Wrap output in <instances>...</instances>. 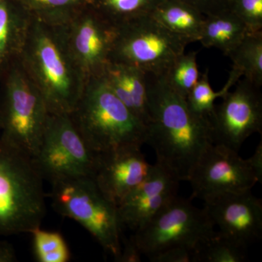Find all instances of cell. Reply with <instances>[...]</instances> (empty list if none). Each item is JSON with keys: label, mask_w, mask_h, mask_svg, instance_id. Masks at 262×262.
<instances>
[{"label": "cell", "mask_w": 262, "mask_h": 262, "mask_svg": "<svg viewBox=\"0 0 262 262\" xmlns=\"http://www.w3.org/2000/svg\"><path fill=\"white\" fill-rule=\"evenodd\" d=\"M148 163L141 147H125L98 153L92 178L101 192L118 206L149 175Z\"/></svg>", "instance_id": "obj_14"}, {"label": "cell", "mask_w": 262, "mask_h": 262, "mask_svg": "<svg viewBox=\"0 0 262 262\" xmlns=\"http://www.w3.org/2000/svg\"><path fill=\"white\" fill-rule=\"evenodd\" d=\"M200 10L205 15L229 9L231 0H182Z\"/></svg>", "instance_id": "obj_29"}, {"label": "cell", "mask_w": 262, "mask_h": 262, "mask_svg": "<svg viewBox=\"0 0 262 262\" xmlns=\"http://www.w3.org/2000/svg\"><path fill=\"white\" fill-rule=\"evenodd\" d=\"M147 76L146 144L154 149L157 163L180 182H187L200 157L213 143L209 120L193 113L186 98L170 89L163 75Z\"/></svg>", "instance_id": "obj_1"}, {"label": "cell", "mask_w": 262, "mask_h": 262, "mask_svg": "<svg viewBox=\"0 0 262 262\" xmlns=\"http://www.w3.org/2000/svg\"><path fill=\"white\" fill-rule=\"evenodd\" d=\"M17 261L16 253L11 244L0 239V262Z\"/></svg>", "instance_id": "obj_32"}, {"label": "cell", "mask_w": 262, "mask_h": 262, "mask_svg": "<svg viewBox=\"0 0 262 262\" xmlns=\"http://www.w3.org/2000/svg\"><path fill=\"white\" fill-rule=\"evenodd\" d=\"M162 0H89V5L118 27L134 19L151 15Z\"/></svg>", "instance_id": "obj_21"}, {"label": "cell", "mask_w": 262, "mask_h": 262, "mask_svg": "<svg viewBox=\"0 0 262 262\" xmlns=\"http://www.w3.org/2000/svg\"><path fill=\"white\" fill-rule=\"evenodd\" d=\"M246 250L217 232L216 236L202 248L201 262H244L247 261Z\"/></svg>", "instance_id": "obj_26"}, {"label": "cell", "mask_w": 262, "mask_h": 262, "mask_svg": "<svg viewBox=\"0 0 262 262\" xmlns=\"http://www.w3.org/2000/svg\"><path fill=\"white\" fill-rule=\"evenodd\" d=\"M248 32L246 25L230 9L206 15L198 42L215 48L228 56Z\"/></svg>", "instance_id": "obj_19"}, {"label": "cell", "mask_w": 262, "mask_h": 262, "mask_svg": "<svg viewBox=\"0 0 262 262\" xmlns=\"http://www.w3.org/2000/svg\"><path fill=\"white\" fill-rule=\"evenodd\" d=\"M151 17L187 44L198 42L206 15L182 0H162Z\"/></svg>", "instance_id": "obj_18"}, {"label": "cell", "mask_w": 262, "mask_h": 262, "mask_svg": "<svg viewBox=\"0 0 262 262\" xmlns=\"http://www.w3.org/2000/svg\"><path fill=\"white\" fill-rule=\"evenodd\" d=\"M229 9L244 22L248 32H261L262 0H231Z\"/></svg>", "instance_id": "obj_27"}, {"label": "cell", "mask_w": 262, "mask_h": 262, "mask_svg": "<svg viewBox=\"0 0 262 262\" xmlns=\"http://www.w3.org/2000/svg\"><path fill=\"white\" fill-rule=\"evenodd\" d=\"M187 182L192 188V198L205 201L229 192L252 189L257 184L247 159L221 144L207 146L198 160Z\"/></svg>", "instance_id": "obj_11"}, {"label": "cell", "mask_w": 262, "mask_h": 262, "mask_svg": "<svg viewBox=\"0 0 262 262\" xmlns=\"http://www.w3.org/2000/svg\"><path fill=\"white\" fill-rule=\"evenodd\" d=\"M208 117L213 144L238 151L244 141L262 131V97L260 88L246 79L238 80Z\"/></svg>", "instance_id": "obj_10"}, {"label": "cell", "mask_w": 262, "mask_h": 262, "mask_svg": "<svg viewBox=\"0 0 262 262\" xmlns=\"http://www.w3.org/2000/svg\"><path fill=\"white\" fill-rule=\"evenodd\" d=\"M187 45L151 15H146L117 27L110 61L164 75Z\"/></svg>", "instance_id": "obj_8"}, {"label": "cell", "mask_w": 262, "mask_h": 262, "mask_svg": "<svg viewBox=\"0 0 262 262\" xmlns=\"http://www.w3.org/2000/svg\"><path fill=\"white\" fill-rule=\"evenodd\" d=\"M98 153L84 140L70 114L49 113L34 163L44 180L92 177Z\"/></svg>", "instance_id": "obj_9"}, {"label": "cell", "mask_w": 262, "mask_h": 262, "mask_svg": "<svg viewBox=\"0 0 262 262\" xmlns=\"http://www.w3.org/2000/svg\"><path fill=\"white\" fill-rule=\"evenodd\" d=\"M203 201L221 237L246 249L261 239L262 201L251 189L225 193Z\"/></svg>", "instance_id": "obj_13"}, {"label": "cell", "mask_w": 262, "mask_h": 262, "mask_svg": "<svg viewBox=\"0 0 262 262\" xmlns=\"http://www.w3.org/2000/svg\"><path fill=\"white\" fill-rule=\"evenodd\" d=\"M51 186L56 211L82 226L116 261L121 253L122 227L116 205L101 192L92 177L63 179Z\"/></svg>", "instance_id": "obj_6"}, {"label": "cell", "mask_w": 262, "mask_h": 262, "mask_svg": "<svg viewBox=\"0 0 262 262\" xmlns=\"http://www.w3.org/2000/svg\"><path fill=\"white\" fill-rule=\"evenodd\" d=\"M49 113L44 97L19 59L0 77V138L34 158Z\"/></svg>", "instance_id": "obj_5"}, {"label": "cell", "mask_w": 262, "mask_h": 262, "mask_svg": "<svg viewBox=\"0 0 262 262\" xmlns=\"http://www.w3.org/2000/svg\"><path fill=\"white\" fill-rule=\"evenodd\" d=\"M62 27L69 48L87 80L101 76L110 61L117 27L89 5Z\"/></svg>", "instance_id": "obj_12"}, {"label": "cell", "mask_w": 262, "mask_h": 262, "mask_svg": "<svg viewBox=\"0 0 262 262\" xmlns=\"http://www.w3.org/2000/svg\"><path fill=\"white\" fill-rule=\"evenodd\" d=\"M141 251L137 247L132 237L126 239L125 242V247L121 249L120 256L116 260L119 262H140L141 261Z\"/></svg>", "instance_id": "obj_30"}, {"label": "cell", "mask_w": 262, "mask_h": 262, "mask_svg": "<svg viewBox=\"0 0 262 262\" xmlns=\"http://www.w3.org/2000/svg\"><path fill=\"white\" fill-rule=\"evenodd\" d=\"M31 18L20 0H0V77L20 59Z\"/></svg>", "instance_id": "obj_17"}, {"label": "cell", "mask_w": 262, "mask_h": 262, "mask_svg": "<svg viewBox=\"0 0 262 262\" xmlns=\"http://www.w3.org/2000/svg\"><path fill=\"white\" fill-rule=\"evenodd\" d=\"M44 181L32 157L0 138V237L41 227L46 213Z\"/></svg>", "instance_id": "obj_4"}, {"label": "cell", "mask_w": 262, "mask_h": 262, "mask_svg": "<svg viewBox=\"0 0 262 262\" xmlns=\"http://www.w3.org/2000/svg\"><path fill=\"white\" fill-rule=\"evenodd\" d=\"M163 76L170 89L187 98L200 78L196 52L182 53Z\"/></svg>", "instance_id": "obj_24"}, {"label": "cell", "mask_w": 262, "mask_h": 262, "mask_svg": "<svg viewBox=\"0 0 262 262\" xmlns=\"http://www.w3.org/2000/svg\"><path fill=\"white\" fill-rule=\"evenodd\" d=\"M250 166L257 179L258 183H262V141L255 150L253 154L247 159Z\"/></svg>", "instance_id": "obj_31"}, {"label": "cell", "mask_w": 262, "mask_h": 262, "mask_svg": "<svg viewBox=\"0 0 262 262\" xmlns=\"http://www.w3.org/2000/svg\"><path fill=\"white\" fill-rule=\"evenodd\" d=\"M32 16L63 25L89 5V0H20Z\"/></svg>", "instance_id": "obj_23"}, {"label": "cell", "mask_w": 262, "mask_h": 262, "mask_svg": "<svg viewBox=\"0 0 262 262\" xmlns=\"http://www.w3.org/2000/svg\"><path fill=\"white\" fill-rule=\"evenodd\" d=\"M101 77L115 96L147 126L149 120L147 73L136 67L110 61Z\"/></svg>", "instance_id": "obj_16"}, {"label": "cell", "mask_w": 262, "mask_h": 262, "mask_svg": "<svg viewBox=\"0 0 262 262\" xmlns=\"http://www.w3.org/2000/svg\"><path fill=\"white\" fill-rule=\"evenodd\" d=\"M179 182L174 174L156 162L145 180L117 206L122 227L134 232L144 227L178 195Z\"/></svg>", "instance_id": "obj_15"}, {"label": "cell", "mask_w": 262, "mask_h": 262, "mask_svg": "<svg viewBox=\"0 0 262 262\" xmlns=\"http://www.w3.org/2000/svg\"><path fill=\"white\" fill-rule=\"evenodd\" d=\"M20 61L50 113L73 111L87 79L69 48L62 25L32 16Z\"/></svg>", "instance_id": "obj_2"}, {"label": "cell", "mask_w": 262, "mask_h": 262, "mask_svg": "<svg viewBox=\"0 0 262 262\" xmlns=\"http://www.w3.org/2000/svg\"><path fill=\"white\" fill-rule=\"evenodd\" d=\"M72 121L96 153L146 144V125L115 96L102 77L86 82L73 111Z\"/></svg>", "instance_id": "obj_3"}, {"label": "cell", "mask_w": 262, "mask_h": 262, "mask_svg": "<svg viewBox=\"0 0 262 262\" xmlns=\"http://www.w3.org/2000/svg\"><path fill=\"white\" fill-rule=\"evenodd\" d=\"M202 248L174 247L148 258L151 262H201Z\"/></svg>", "instance_id": "obj_28"}, {"label": "cell", "mask_w": 262, "mask_h": 262, "mask_svg": "<svg viewBox=\"0 0 262 262\" xmlns=\"http://www.w3.org/2000/svg\"><path fill=\"white\" fill-rule=\"evenodd\" d=\"M36 259L39 262H67L71 258L68 246L58 232L43 230L41 227L31 232Z\"/></svg>", "instance_id": "obj_25"}, {"label": "cell", "mask_w": 262, "mask_h": 262, "mask_svg": "<svg viewBox=\"0 0 262 262\" xmlns=\"http://www.w3.org/2000/svg\"><path fill=\"white\" fill-rule=\"evenodd\" d=\"M241 77V72L232 67L225 87L219 92H215L210 84L208 71H206L200 76L198 82L186 98L188 106L196 115L209 117L214 110L215 100L223 97Z\"/></svg>", "instance_id": "obj_22"}, {"label": "cell", "mask_w": 262, "mask_h": 262, "mask_svg": "<svg viewBox=\"0 0 262 262\" xmlns=\"http://www.w3.org/2000/svg\"><path fill=\"white\" fill-rule=\"evenodd\" d=\"M215 228L204 208L177 195L131 237L149 258L170 248H202L216 236Z\"/></svg>", "instance_id": "obj_7"}, {"label": "cell", "mask_w": 262, "mask_h": 262, "mask_svg": "<svg viewBox=\"0 0 262 262\" xmlns=\"http://www.w3.org/2000/svg\"><path fill=\"white\" fill-rule=\"evenodd\" d=\"M233 68L244 78L261 87L262 84V31L248 32L242 42L228 56Z\"/></svg>", "instance_id": "obj_20"}]
</instances>
